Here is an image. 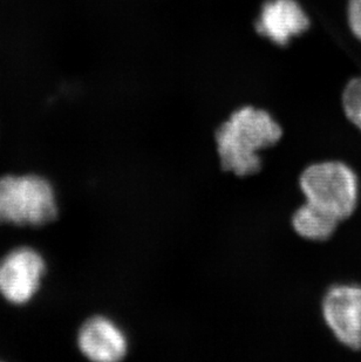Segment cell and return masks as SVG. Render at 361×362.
<instances>
[{
	"mask_svg": "<svg viewBox=\"0 0 361 362\" xmlns=\"http://www.w3.org/2000/svg\"><path fill=\"white\" fill-rule=\"evenodd\" d=\"M256 28L260 35L284 46L306 31L310 21L296 0H269L263 6Z\"/></svg>",
	"mask_w": 361,
	"mask_h": 362,
	"instance_id": "7",
	"label": "cell"
},
{
	"mask_svg": "<svg viewBox=\"0 0 361 362\" xmlns=\"http://www.w3.org/2000/svg\"><path fill=\"white\" fill-rule=\"evenodd\" d=\"M323 318L341 345L361 351V286L336 285L323 299Z\"/></svg>",
	"mask_w": 361,
	"mask_h": 362,
	"instance_id": "5",
	"label": "cell"
},
{
	"mask_svg": "<svg viewBox=\"0 0 361 362\" xmlns=\"http://www.w3.org/2000/svg\"><path fill=\"white\" fill-rule=\"evenodd\" d=\"M283 136V127L266 110L253 107L236 110L216 133L222 169L239 177L258 174L263 168L259 151L275 147Z\"/></svg>",
	"mask_w": 361,
	"mask_h": 362,
	"instance_id": "1",
	"label": "cell"
},
{
	"mask_svg": "<svg viewBox=\"0 0 361 362\" xmlns=\"http://www.w3.org/2000/svg\"><path fill=\"white\" fill-rule=\"evenodd\" d=\"M348 23L353 35L361 40V0H350Z\"/></svg>",
	"mask_w": 361,
	"mask_h": 362,
	"instance_id": "10",
	"label": "cell"
},
{
	"mask_svg": "<svg viewBox=\"0 0 361 362\" xmlns=\"http://www.w3.org/2000/svg\"><path fill=\"white\" fill-rule=\"evenodd\" d=\"M339 221L305 202L291 217L294 233L304 240L325 242L330 240L339 226Z\"/></svg>",
	"mask_w": 361,
	"mask_h": 362,
	"instance_id": "8",
	"label": "cell"
},
{
	"mask_svg": "<svg viewBox=\"0 0 361 362\" xmlns=\"http://www.w3.org/2000/svg\"><path fill=\"white\" fill-rule=\"evenodd\" d=\"M299 187L307 203L339 222L348 218L358 204V176L343 162L311 164L300 175Z\"/></svg>",
	"mask_w": 361,
	"mask_h": 362,
	"instance_id": "3",
	"label": "cell"
},
{
	"mask_svg": "<svg viewBox=\"0 0 361 362\" xmlns=\"http://www.w3.org/2000/svg\"><path fill=\"white\" fill-rule=\"evenodd\" d=\"M340 98L345 117L361 132V76L345 85Z\"/></svg>",
	"mask_w": 361,
	"mask_h": 362,
	"instance_id": "9",
	"label": "cell"
},
{
	"mask_svg": "<svg viewBox=\"0 0 361 362\" xmlns=\"http://www.w3.org/2000/svg\"><path fill=\"white\" fill-rule=\"evenodd\" d=\"M55 189L39 175L0 176V226H42L58 217Z\"/></svg>",
	"mask_w": 361,
	"mask_h": 362,
	"instance_id": "2",
	"label": "cell"
},
{
	"mask_svg": "<svg viewBox=\"0 0 361 362\" xmlns=\"http://www.w3.org/2000/svg\"><path fill=\"white\" fill-rule=\"evenodd\" d=\"M46 264L28 246L13 249L0 260V294L14 305L28 304L40 288Z\"/></svg>",
	"mask_w": 361,
	"mask_h": 362,
	"instance_id": "4",
	"label": "cell"
},
{
	"mask_svg": "<svg viewBox=\"0 0 361 362\" xmlns=\"http://www.w3.org/2000/svg\"><path fill=\"white\" fill-rule=\"evenodd\" d=\"M78 347L91 361L118 362L126 356L128 341L118 325L98 315L79 329Z\"/></svg>",
	"mask_w": 361,
	"mask_h": 362,
	"instance_id": "6",
	"label": "cell"
}]
</instances>
